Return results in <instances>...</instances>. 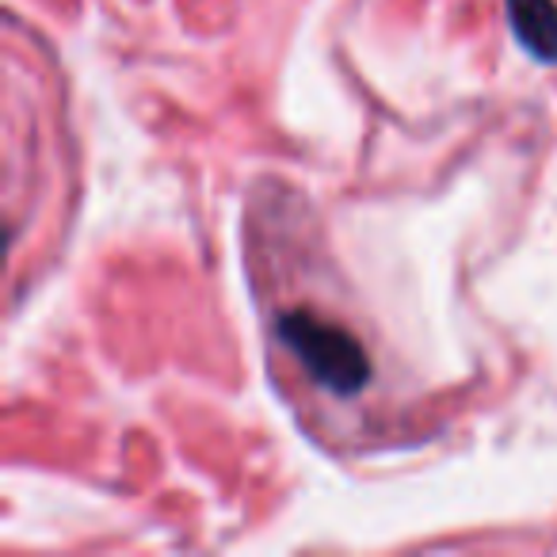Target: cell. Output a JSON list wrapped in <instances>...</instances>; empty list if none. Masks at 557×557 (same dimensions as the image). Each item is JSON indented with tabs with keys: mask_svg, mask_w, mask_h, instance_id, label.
Returning <instances> with one entry per match:
<instances>
[{
	"mask_svg": "<svg viewBox=\"0 0 557 557\" xmlns=\"http://www.w3.org/2000/svg\"><path fill=\"white\" fill-rule=\"evenodd\" d=\"M278 341L302 359L306 374L329 394L356 397L371 382V359L348 329L329 325L306 310H290L278 318Z\"/></svg>",
	"mask_w": 557,
	"mask_h": 557,
	"instance_id": "obj_1",
	"label": "cell"
},
{
	"mask_svg": "<svg viewBox=\"0 0 557 557\" xmlns=\"http://www.w3.org/2000/svg\"><path fill=\"white\" fill-rule=\"evenodd\" d=\"M508 20L516 39L539 62L557 65V4L554 0H508Z\"/></svg>",
	"mask_w": 557,
	"mask_h": 557,
	"instance_id": "obj_2",
	"label": "cell"
}]
</instances>
